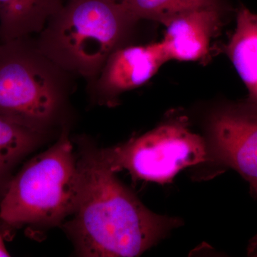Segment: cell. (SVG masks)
I'll use <instances>...</instances> for the list:
<instances>
[{
	"mask_svg": "<svg viewBox=\"0 0 257 257\" xmlns=\"http://www.w3.org/2000/svg\"><path fill=\"white\" fill-rule=\"evenodd\" d=\"M82 146L75 207L72 219L61 225L76 254L138 256L182 224L178 218L160 215L145 207L103 162L97 148Z\"/></svg>",
	"mask_w": 257,
	"mask_h": 257,
	"instance_id": "obj_1",
	"label": "cell"
},
{
	"mask_svg": "<svg viewBox=\"0 0 257 257\" xmlns=\"http://www.w3.org/2000/svg\"><path fill=\"white\" fill-rule=\"evenodd\" d=\"M255 192V193H256V195H257V189H256V190H255V191H254V192Z\"/></svg>",
	"mask_w": 257,
	"mask_h": 257,
	"instance_id": "obj_14",
	"label": "cell"
},
{
	"mask_svg": "<svg viewBox=\"0 0 257 257\" xmlns=\"http://www.w3.org/2000/svg\"><path fill=\"white\" fill-rule=\"evenodd\" d=\"M0 256H10V253L8 252L7 250L6 246H5L4 239H3V236L0 234Z\"/></svg>",
	"mask_w": 257,
	"mask_h": 257,
	"instance_id": "obj_13",
	"label": "cell"
},
{
	"mask_svg": "<svg viewBox=\"0 0 257 257\" xmlns=\"http://www.w3.org/2000/svg\"><path fill=\"white\" fill-rule=\"evenodd\" d=\"M139 21L114 0H68L34 40L60 68L92 83Z\"/></svg>",
	"mask_w": 257,
	"mask_h": 257,
	"instance_id": "obj_2",
	"label": "cell"
},
{
	"mask_svg": "<svg viewBox=\"0 0 257 257\" xmlns=\"http://www.w3.org/2000/svg\"><path fill=\"white\" fill-rule=\"evenodd\" d=\"M112 172L126 170L134 180L166 184L181 170L209 162L205 139L191 131L184 116L170 118L118 146L98 149Z\"/></svg>",
	"mask_w": 257,
	"mask_h": 257,
	"instance_id": "obj_5",
	"label": "cell"
},
{
	"mask_svg": "<svg viewBox=\"0 0 257 257\" xmlns=\"http://www.w3.org/2000/svg\"><path fill=\"white\" fill-rule=\"evenodd\" d=\"M221 12L211 8L192 10L169 22L161 41L168 60L197 61L205 57L211 39L220 29Z\"/></svg>",
	"mask_w": 257,
	"mask_h": 257,
	"instance_id": "obj_8",
	"label": "cell"
},
{
	"mask_svg": "<svg viewBox=\"0 0 257 257\" xmlns=\"http://www.w3.org/2000/svg\"><path fill=\"white\" fill-rule=\"evenodd\" d=\"M248 91V102L257 106V14L245 7L236 15V28L225 46Z\"/></svg>",
	"mask_w": 257,
	"mask_h": 257,
	"instance_id": "obj_10",
	"label": "cell"
},
{
	"mask_svg": "<svg viewBox=\"0 0 257 257\" xmlns=\"http://www.w3.org/2000/svg\"><path fill=\"white\" fill-rule=\"evenodd\" d=\"M207 144L209 162L238 172L257 189V106L234 103L221 106L210 115Z\"/></svg>",
	"mask_w": 257,
	"mask_h": 257,
	"instance_id": "obj_6",
	"label": "cell"
},
{
	"mask_svg": "<svg viewBox=\"0 0 257 257\" xmlns=\"http://www.w3.org/2000/svg\"><path fill=\"white\" fill-rule=\"evenodd\" d=\"M73 77L44 55L32 37L0 43V116L50 134L62 123Z\"/></svg>",
	"mask_w": 257,
	"mask_h": 257,
	"instance_id": "obj_4",
	"label": "cell"
},
{
	"mask_svg": "<svg viewBox=\"0 0 257 257\" xmlns=\"http://www.w3.org/2000/svg\"><path fill=\"white\" fill-rule=\"evenodd\" d=\"M49 135L0 116V202L14 177L15 169L46 142Z\"/></svg>",
	"mask_w": 257,
	"mask_h": 257,
	"instance_id": "obj_11",
	"label": "cell"
},
{
	"mask_svg": "<svg viewBox=\"0 0 257 257\" xmlns=\"http://www.w3.org/2000/svg\"><path fill=\"white\" fill-rule=\"evenodd\" d=\"M138 20L158 22L166 25L172 19L192 10H222L221 0H114Z\"/></svg>",
	"mask_w": 257,
	"mask_h": 257,
	"instance_id": "obj_12",
	"label": "cell"
},
{
	"mask_svg": "<svg viewBox=\"0 0 257 257\" xmlns=\"http://www.w3.org/2000/svg\"><path fill=\"white\" fill-rule=\"evenodd\" d=\"M79 188L78 159L64 125L57 142L14 175L0 202V220L13 228L61 226L73 213Z\"/></svg>",
	"mask_w": 257,
	"mask_h": 257,
	"instance_id": "obj_3",
	"label": "cell"
},
{
	"mask_svg": "<svg viewBox=\"0 0 257 257\" xmlns=\"http://www.w3.org/2000/svg\"><path fill=\"white\" fill-rule=\"evenodd\" d=\"M168 61L161 41L119 47L109 56L92 82L96 99L108 105L114 104L120 94L148 82Z\"/></svg>",
	"mask_w": 257,
	"mask_h": 257,
	"instance_id": "obj_7",
	"label": "cell"
},
{
	"mask_svg": "<svg viewBox=\"0 0 257 257\" xmlns=\"http://www.w3.org/2000/svg\"><path fill=\"white\" fill-rule=\"evenodd\" d=\"M68 0H0V43L37 35Z\"/></svg>",
	"mask_w": 257,
	"mask_h": 257,
	"instance_id": "obj_9",
	"label": "cell"
}]
</instances>
